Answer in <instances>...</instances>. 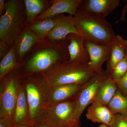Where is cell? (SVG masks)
I'll return each mask as SVG.
<instances>
[{
	"instance_id": "11",
	"label": "cell",
	"mask_w": 127,
	"mask_h": 127,
	"mask_svg": "<svg viewBox=\"0 0 127 127\" xmlns=\"http://www.w3.org/2000/svg\"><path fill=\"white\" fill-rule=\"evenodd\" d=\"M81 0H53L46 10L38 16L35 21L52 18L65 13L73 16L78 9Z\"/></svg>"
},
{
	"instance_id": "28",
	"label": "cell",
	"mask_w": 127,
	"mask_h": 127,
	"mask_svg": "<svg viewBox=\"0 0 127 127\" xmlns=\"http://www.w3.org/2000/svg\"><path fill=\"white\" fill-rule=\"evenodd\" d=\"M14 125L12 120L9 119L0 118V127H13Z\"/></svg>"
},
{
	"instance_id": "9",
	"label": "cell",
	"mask_w": 127,
	"mask_h": 127,
	"mask_svg": "<svg viewBox=\"0 0 127 127\" xmlns=\"http://www.w3.org/2000/svg\"><path fill=\"white\" fill-rule=\"evenodd\" d=\"M119 4V0H81L78 9L105 18Z\"/></svg>"
},
{
	"instance_id": "2",
	"label": "cell",
	"mask_w": 127,
	"mask_h": 127,
	"mask_svg": "<svg viewBox=\"0 0 127 127\" xmlns=\"http://www.w3.org/2000/svg\"><path fill=\"white\" fill-rule=\"evenodd\" d=\"M26 93L32 124L46 122L50 109L51 87L45 75L37 73L21 77Z\"/></svg>"
},
{
	"instance_id": "18",
	"label": "cell",
	"mask_w": 127,
	"mask_h": 127,
	"mask_svg": "<svg viewBox=\"0 0 127 127\" xmlns=\"http://www.w3.org/2000/svg\"><path fill=\"white\" fill-rule=\"evenodd\" d=\"M12 122L14 125L31 123L26 93L21 83Z\"/></svg>"
},
{
	"instance_id": "12",
	"label": "cell",
	"mask_w": 127,
	"mask_h": 127,
	"mask_svg": "<svg viewBox=\"0 0 127 127\" xmlns=\"http://www.w3.org/2000/svg\"><path fill=\"white\" fill-rule=\"evenodd\" d=\"M39 41L36 35L26 27L14 44L16 57L19 63L23 62L26 56Z\"/></svg>"
},
{
	"instance_id": "24",
	"label": "cell",
	"mask_w": 127,
	"mask_h": 127,
	"mask_svg": "<svg viewBox=\"0 0 127 127\" xmlns=\"http://www.w3.org/2000/svg\"><path fill=\"white\" fill-rule=\"evenodd\" d=\"M127 71V55L115 66L109 75L116 82L120 80Z\"/></svg>"
},
{
	"instance_id": "8",
	"label": "cell",
	"mask_w": 127,
	"mask_h": 127,
	"mask_svg": "<svg viewBox=\"0 0 127 127\" xmlns=\"http://www.w3.org/2000/svg\"><path fill=\"white\" fill-rule=\"evenodd\" d=\"M75 98L50 107L47 122L52 127H69L80 125L74 119Z\"/></svg>"
},
{
	"instance_id": "6",
	"label": "cell",
	"mask_w": 127,
	"mask_h": 127,
	"mask_svg": "<svg viewBox=\"0 0 127 127\" xmlns=\"http://www.w3.org/2000/svg\"><path fill=\"white\" fill-rule=\"evenodd\" d=\"M21 84L18 69L12 71L0 80V118L12 120Z\"/></svg>"
},
{
	"instance_id": "1",
	"label": "cell",
	"mask_w": 127,
	"mask_h": 127,
	"mask_svg": "<svg viewBox=\"0 0 127 127\" xmlns=\"http://www.w3.org/2000/svg\"><path fill=\"white\" fill-rule=\"evenodd\" d=\"M67 39L53 41L47 38L40 41L32 48L21 64V77L43 72L53 66L69 60Z\"/></svg>"
},
{
	"instance_id": "23",
	"label": "cell",
	"mask_w": 127,
	"mask_h": 127,
	"mask_svg": "<svg viewBox=\"0 0 127 127\" xmlns=\"http://www.w3.org/2000/svg\"><path fill=\"white\" fill-rule=\"evenodd\" d=\"M107 106L114 114L127 117V97L119 89Z\"/></svg>"
},
{
	"instance_id": "7",
	"label": "cell",
	"mask_w": 127,
	"mask_h": 127,
	"mask_svg": "<svg viewBox=\"0 0 127 127\" xmlns=\"http://www.w3.org/2000/svg\"><path fill=\"white\" fill-rule=\"evenodd\" d=\"M109 75L104 70L94 72L92 76L83 85L75 98L74 117L76 122L80 123V117L83 111L94 102L100 86Z\"/></svg>"
},
{
	"instance_id": "10",
	"label": "cell",
	"mask_w": 127,
	"mask_h": 127,
	"mask_svg": "<svg viewBox=\"0 0 127 127\" xmlns=\"http://www.w3.org/2000/svg\"><path fill=\"white\" fill-rule=\"evenodd\" d=\"M84 45L88 52L91 67L94 72L103 70V64L107 61L111 46L102 45L90 41H84Z\"/></svg>"
},
{
	"instance_id": "3",
	"label": "cell",
	"mask_w": 127,
	"mask_h": 127,
	"mask_svg": "<svg viewBox=\"0 0 127 127\" xmlns=\"http://www.w3.org/2000/svg\"><path fill=\"white\" fill-rule=\"evenodd\" d=\"M73 17L78 34L85 40L102 45L111 46L116 35L112 25L105 18L79 9Z\"/></svg>"
},
{
	"instance_id": "29",
	"label": "cell",
	"mask_w": 127,
	"mask_h": 127,
	"mask_svg": "<svg viewBox=\"0 0 127 127\" xmlns=\"http://www.w3.org/2000/svg\"><path fill=\"white\" fill-rule=\"evenodd\" d=\"M6 7V1L0 0V16H2L5 13Z\"/></svg>"
},
{
	"instance_id": "27",
	"label": "cell",
	"mask_w": 127,
	"mask_h": 127,
	"mask_svg": "<svg viewBox=\"0 0 127 127\" xmlns=\"http://www.w3.org/2000/svg\"><path fill=\"white\" fill-rule=\"evenodd\" d=\"M11 46L3 41H0V59H2L7 55L10 48Z\"/></svg>"
},
{
	"instance_id": "4",
	"label": "cell",
	"mask_w": 127,
	"mask_h": 127,
	"mask_svg": "<svg viewBox=\"0 0 127 127\" xmlns=\"http://www.w3.org/2000/svg\"><path fill=\"white\" fill-rule=\"evenodd\" d=\"M51 87L64 84H83L94 74L89 63L66 61L42 72Z\"/></svg>"
},
{
	"instance_id": "15",
	"label": "cell",
	"mask_w": 127,
	"mask_h": 127,
	"mask_svg": "<svg viewBox=\"0 0 127 127\" xmlns=\"http://www.w3.org/2000/svg\"><path fill=\"white\" fill-rule=\"evenodd\" d=\"M106 71L110 74L115 66L127 55V40L119 35H116L111 46Z\"/></svg>"
},
{
	"instance_id": "32",
	"label": "cell",
	"mask_w": 127,
	"mask_h": 127,
	"mask_svg": "<svg viewBox=\"0 0 127 127\" xmlns=\"http://www.w3.org/2000/svg\"><path fill=\"white\" fill-rule=\"evenodd\" d=\"M33 125L31 123L25 124L14 125L13 127H32Z\"/></svg>"
},
{
	"instance_id": "34",
	"label": "cell",
	"mask_w": 127,
	"mask_h": 127,
	"mask_svg": "<svg viewBox=\"0 0 127 127\" xmlns=\"http://www.w3.org/2000/svg\"><path fill=\"white\" fill-rule=\"evenodd\" d=\"M80 125H78V126H74V127H80Z\"/></svg>"
},
{
	"instance_id": "13",
	"label": "cell",
	"mask_w": 127,
	"mask_h": 127,
	"mask_svg": "<svg viewBox=\"0 0 127 127\" xmlns=\"http://www.w3.org/2000/svg\"><path fill=\"white\" fill-rule=\"evenodd\" d=\"M66 38L68 41L69 61L90 63L89 56L84 45V39L76 34H69Z\"/></svg>"
},
{
	"instance_id": "30",
	"label": "cell",
	"mask_w": 127,
	"mask_h": 127,
	"mask_svg": "<svg viewBox=\"0 0 127 127\" xmlns=\"http://www.w3.org/2000/svg\"><path fill=\"white\" fill-rule=\"evenodd\" d=\"M32 127H52L47 122H46L37 123L33 124Z\"/></svg>"
},
{
	"instance_id": "5",
	"label": "cell",
	"mask_w": 127,
	"mask_h": 127,
	"mask_svg": "<svg viewBox=\"0 0 127 127\" xmlns=\"http://www.w3.org/2000/svg\"><path fill=\"white\" fill-rule=\"evenodd\" d=\"M26 26L24 1H6L5 13L0 17V41L12 45Z\"/></svg>"
},
{
	"instance_id": "33",
	"label": "cell",
	"mask_w": 127,
	"mask_h": 127,
	"mask_svg": "<svg viewBox=\"0 0 127 127\" xmlns=\"http://www.w3.org/2000/svg\"><path fill=\"white\" fill-rule=\"evenodd\" d=\"M109 127L108 126H107V125H105V124H101V125H99L98 127Z\"/></svg>"
},
{
	"instance_id": "14",
	"label": "cell",
	"mask_w": 127,
	"mask_h": 127,
	"mask_svg": "<svg viewBox=\"0 0 127 127\" xmlns=\"http://www.w3.org/2000/svg\"><path fill=\"white\" fill-rule=\"evenodd\" d=\"M115 114L107 106L95 101L87 108V118L94 123H99L111 127L115 120Z\"/></svg>"
},
{
	"instance_id": "21",
	"label": "cell",
	"mask_w": 127,
	"mask_h": 127,
	"mask_svg": "<svg viewBox=\"0 0 127 127\" xmlns=\"http://www.w3.org/2000/svg\"><path fill=\"white\" fill-rule=\"evenodd\" d=\"M25 3L27 26L33 23L38 16L50 7L52 0H23Z\"/></svg>"
},
{
	"instance_id": "17",
	"label": "cell",
	"mask_w": 127,
	"mask_h": 127,
	"mask_svg": "<svg viewBox=\"0 0 127 127\" xmlns=\"http://www.w3.org/2000/svg\"><path fill=\"white\" fill-rule=\"evenodd\" d=\"M64 15V14H61L52 18L35 21L26 27L36 35L40 41L43 40L47 38L49 32L59 24Z\"/></svg>"
},
{
	"instance_id": "26",
	"label": "cell",
	"mask_w": 127,
	"mask_h": 127,
	"mask_svg": "<svg viewBox=\"0 0 127 127\" xmlns=\"http://www.w3.org/2000/svg\"><path fill=\"white\" fill-rule=\"evenodd\" d=\"M117 83L118 89L127 97V71L124 76Z\"/></svg>"
},
{
	"instance_id": "25",
	"label": "cell",
	"mask_w": 127,
	"mask_h": 127,
	"mask_svg": "<svg viewBox=\"0 0 127 127\" xmlns=\"http://www.w3.org/2000/svg\"><path fill=\"white\" fill-rule=\"evenodd\" d=\"M115 120L112 125L109 127H127V117L120 114H115Z\"/></svg>"
},
{
	"instance_id": "31",
	"label": "cell",
	"mask_w": 127,
	"mask_h": 127,
	"mask_svg": "<svg viewBox=\"0 0 127 127\" xmlns=\"http://www.w3.org/2000/svg\"><path fill=\"white\" fill-rule=\"evenodd\" d=\"M127 12V4L124 6V7L123 8L122 10V16H121V18H120L119 21H125V15L126 13Z\"/></svg>"
},
{
	"instance_id": "20",
	"label": "cell",
	"mask_w": 127,
	"mask_h": 127,
	"mask_svg": "<svg viewBox=\"0 0 127 127\" xmlns=\"http://www.w3.org/2000/svg\"><path fill=\"white\" fill-rule=\"evenodd\" d=\"M118 90L117 82L109 75L102 82L98 91L94 102L107 106Z\"/></svg>"
},
{
	"instance_id": "19",
	"label": "cell",
	"mask_w": 127,
	"mask_h": 127,
	"mask_svg": "<svg viewBox=\"0 0 127 127\" xmlns=\"http://www.w3.org/2000/svg\"><path fill=\"white\" fill-rule=\"evenodd\" d=\"M71 34H78L74 25L72 16L64 15L63 18L48 35L47 39L53 41H60L66 39Z\"/></svg>"
},
{
	"instance_id": "22",
	"label": "cell",
	"mask_w": 127,
	"mask_h": 127,
	"mask_svg": "<svg viewBox=\"0 0 127 127\" xmlns=\"http://www.w3.org/2000/svg\"><path fill=\"white\" fill-rule=\"evenodd\" d=\"M21 65L17 61L14 45H12L7 55L0 60V80L12 71L19 70Z\"/></svg>"
},
{
	"instance_id": "16",
	"label": "cell",
	"mask_w": 127,
	"mask_h": 127,
	"mask_svg": "<svg viewBox=\"0 0 127 127\" xmlns=\"http://www.w3.org/2000/svg\"><path fill=\"white\" fill-rule=\"evenodd\" d=\"M83 85L64 84L51 87L50 108L58 103L74 98Z\"/></svg>"
}]
</instances>
